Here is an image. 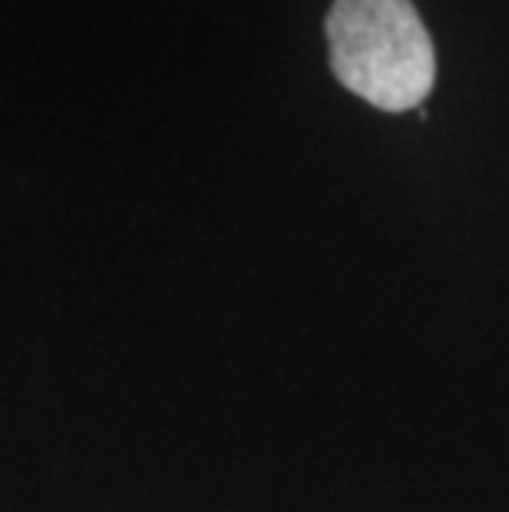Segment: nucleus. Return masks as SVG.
<instances>
[{"label": "nucleus", "mask_w": 509, "mask_h": 512, "mask_svg": "<svg viewBox=\"0 0 509 512\" xmlns=\"http://www.w3.org/2000/svg\"><path fill=\"white\" fill-rule=\"evenodd\" d=\"M324 34L334 76L377 110H417L430 96L437 60L410 0H334Z\"/></svg>", "instance_id": "obj_1"}]
</instances>
